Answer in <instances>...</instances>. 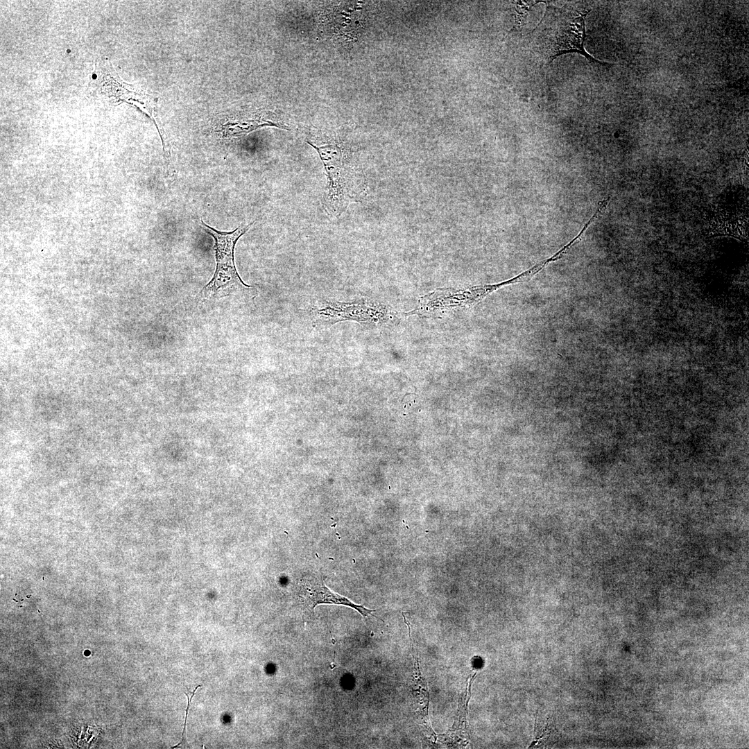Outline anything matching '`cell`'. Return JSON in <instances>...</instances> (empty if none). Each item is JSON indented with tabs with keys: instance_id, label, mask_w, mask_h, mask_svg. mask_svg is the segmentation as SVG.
<instances>
[{
	"instance_id": "obj_1",
	"label": "cell",
	"mask_w": 749,
	"mask_h": 749,
	"mask_svg": "<svg viewBox=\"0 0 749 749\" xmlns=\"http://www.w3.org/2000/svg\"><path fill=\"white\" fill-rule=\"evenodd\" d=\"M545 13L530 35L531 49L540 55L546 64L558 56L567 53H578L589 62L603 65L585 49L586 37L585 19L590 9L580 2L556 7L545 2Z\"/></svg>"
},
{
	"instance_id": "obj_5",
	"label": "cell",
	"mask_w": 749,
	"mask_h": 749,
	"mask_svg": "<svg viewBox=\"0 0 749 749\" xmlns=\"http://www.w3.org/2000/svg\"><path fill=\"white\" fill-rule=\"evenodd\" d=\"M98 67L96 91L99 96H105L114 103L124 101L132 104L154 119L155 100L153 97L135 91L131 85L120 80L109 60H105Z\"/></svg>"
},
{
	"instance_id": "obj_3",
	"label": "cell",
	"mask_w": 749,
	"mask_h": 749,
	"mask_svg": "<svg viewBox=\"0 0 749 749\" xmlns=\"http://www.w3.org/2000/svg\"><path fill=\"white\" fill-rule=\"evenodd\" d=\"M201 225L205 231L214 239L216 270L213 277L200 292L202 300L223 298L234 293L248 295L255 293L252 286L246 284L237 273L234 250L238 239L254 224V222L241 225L231 232H221L205 223L203 219Z\"/></svg>"
},
{
	"instance_id": "obj_4",
	"label": "cell",
	"mask_w": 749,
	"mask_h": 749,
	"mask_svg": "<svg viewBox=\"0 0 749 749\" xmlns=\"http://www.w3.org/2000/svg\"><path fill=\"white\" fill-rule=\"evenodd\" d=\"M316 326H329L339 322H387L392 316L389 307L378 302L361 300L352 302H318L311 309Z\"/></svg>"
},
{
	"instance_id": "obj_2",
	"label": "cell",
	"mask_w": 749,
	"mask_h": 749,
	"mask_svg": "<svg viewBox=\"0 0 749 749\" xmlns=\"http://www.w3.org/2000/svg\"><path fill=\"white\" fill-rule=\"evenodd\" d=\"M327 177L325 204L329 213L339 216L350 203L357 200L365 191V178L360 169L347 162L341 148L335 144L317 146Z\"/></svg>"
},
{
	"instance_id": "obj_6",
	"label": "cell",
	"mask_w": 749,
	"mask_h": 749,
	"mask_svg": "<svg viewBox=\"0 0 749 749\" xmlns=\"http://www.w3.org/2000/svg\"><path fill=\"white\" fill-rule=\"evenodd\" d=\"M299 599L305 607L313 610L319 604H335L350 607L356 610L363 617L372 615L374 610L356 604L349 599L334 592L328 588L322 577L317 575H307L301 579L299 584Z\"/></svg>"
},
{
	"instance_id": "obj_7",
	"label": "cell",
	"mask_w": 749,
	"mask_h": 749,
	"mask_svg": "<svg viewBox=\"0 0 749 749\" xmlns=\"http://www.w3.org/2000/svg\"><path fill=\"white\" fill-rule=\"evenodd\" d=\"M274 125L261 118H245L235 116H223L216 123V131L223 138L237 137L246 135L261 126Z\"/></svg>"
},
{
	"instance_id": "obj_8",
	"label": "cell",
	"mask_w": 749,
	"mask_h": 749,
	"mask_svg": "<svg viewBox=\"0 0 749 749\" xmlns=\"http://www.w3.org/2000/svg\"><path fill=\"white\" fill-rule=\"evenodd\" d=\"M200 686H201V685H198V686H197V687H196L195 688V689H194V690L193 691V692H191V696H190V697H189V696H188V694H187V693H185V695L187 696V699H188V703H187V709H186V716H185V721H184V728H183V731H182V739H181V741H180V742L179 743H178L177 745H175V746H173V747H172L171 748H176V747L179 746L180 745H181V744L182 743V742H183V741H184V732H185V730H186V725H187V716H188V712H189V704H190V702H191V700H192V698H193V696H194V694H195V693H196V690L198 689V687H200Z\"/></svg>"
}]
</instances>
